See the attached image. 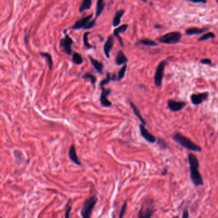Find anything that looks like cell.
<instances>
[{"instance_id": "cell-1", "label": "cell", "mask_w": 218, "mask_h": 218, "mask_svg": "<svg viewBox=\"0 0 218 218\" xmlns=\"http://www.w3.org/2000/svg\"><path fill=\"white\" fill-rule=\"evenodd\" d=\"M188 162L190 168V179L193 185L196 186H202L203 185L202 177L199 172V161L196 156L189 153L188 154Z\"/></svg>"}, {"instance_id": "cell-2", "label": "cell", "mask_w": 218, "mask_h": 218, "mask_svg": "<svg viewBox=\"0 0 218 218\" xmlns=\"http://www.w3.org/2000/svg\"><path fill=\"white\" fill-rule=\"evenodd\" d=\"M173 139L181 146L188 150H190V151H193L195 152L202 151V149L199 146L196 144L195 143L192 142L189 139L185 137V136L180 133L175 134L173 137Z\"/></svg>"}, {"instance_id": "cell-3", "label": "cell", "mask_w": 218, "mask_h": 218, "mask_svg": "<svg viewBox=\"0 0 218 218\" xmlns=\"http://www.w3.org/2000/svg\"><path fill=\"white\" fill-rule=\"evenodd\" d=\"M154 212V203L152 199L143 202L138 213V218H151Z\"/></svg>"}, {"instance_id": "cell-4", "label": "cell", "mask_w": 218, "mask_h": 218, "mask_svg": "<svg viewBox=\"0 0 218 218\" xmlns=\"http://www.w3.org/2000/svg\"><path fill=\"white\" fill-rule=\"evenodd\" d=\"M98 202L97 196H93L87 199L83 203L81 210V216L83 218H91L92 211Z\"/></svg>"}, {"instance_id": "cell-5", "label": "cell", "mask_w": 218, "mask_h": 218, "mask_svg": "<svg viewBox=\"0 0 218 218\" xmlns=\"http://www.w3.org/2000/svg\"><path fill=\"white\" fill-rule=\"evenodd\" d=\"M181 38V34L179 32H170L161 37L160 42L165 44H175L178 43Z\"/></svg>"}, {"instance_id": "cell-6", "label": "cell", "mask_w": 218, "mask_h": 218, "mask_svg": "<svg viewBox=\"0 0 218 218\" xmlns=\"http://www.w3.org/2000/svg\"><path fill=\"white\" fill-rule=\"evenodd\" d=\"M167 61L166 60L162 61L158 65L157 69H156L155 75H154V84L156 87H160L162 84V80L164 74L165 65H167Z\"/></svg>"}, {"instance_id": "cell-7", "label": "cell", "mask_w": 218, "mask_h": 218, "mask_svg": "<svg viewBox=\"0 0 218 218\" xmlns=\"http://www.w3.org/2000/svg\"><path fill=\"white\" fill-rule=\"evenodd\" d=\"M73 44V40L66 34H65V38L60 40L59 47L60 49L63 52L65 53L67 55H71L73 53L72 49V45Z\"/></svg>"}, {"instance_id": "cell-8", "label": "cell", "mask_w": 218, "mask_h": 218, "mask_svg": "<svg viewBox=\"0 0 218 218\" xmlns=\"http://www.w3.org/2000/svg\"><path fill=\"white\" fill-rule=\"evenodd\" d=\"M168 107L172 112H178L181 111L186 105V103L182 101H175L169 100L168 101Z\"/></svg>"}, {"instance_id": "cell-9", "label": "cell", "mask_w": 218, "mask_h": 218, "mask_svg": "<svg viewBox=\"0 0 218 218\" xmlns=\"http://www.w3.org/2000/svg\"><path fill=\"white\" fill-rule=\"evenodd\" d=\"M111 91H112L111 89H105V87L101 88V93L100 95V101L101 104L105 107H109L112 105L111 101L107 99V97L111 94Z\"/></svg>"}, {"instance_id": "cell-10", "label": "cell", "mask_w": 218, "mask_h": 218, "mask_svg": "<svg viewBox=\"0 0 218 218\" xmlns=\"http://www.w3.org/2000/svg\"><path fill=\"white\" fill-rule=\"evenodd\" d=\"M140 128V132L142 137L144 138L146 141L148 142L151 143V144H153L156 141V139L153 135H152L151 133L149 132V131L146 129L144 125H140L139 126Z\"/></svg>"}, {"instance_id": "cell-11", "label": "cell", "mask_w": 218, "mask_h": 218, "mask_svg": "<svg viewBox=\"0 0 218 218\" xmlns=\"http://www.w3.org/2000/svg\"><path fill=\"white\" fill-rule=\"evenodd\" d=\"M209 97L208 93H202L199 94H193L191 96V100H192V104L197 105L201 104L203 101L207 100Z\"/></svg>"}, {"instance_id": "cell-12", "label": "cell", "mask_w": 218, "mask_h": 218, "mask_svg": "<svg viewBox=\"0 0 218 218\" xmlns=\"http://www.w3.org/2000/svg\"><path fill=\"white\" fill-rule=\"evenodd\" d=\"M92 17H93V14L83 17L81 19L77 20V21L75 23V24L72 27V29L79 30L81 28H84L86 25L90 21Z\"/></svg>"}, {"instance_id": "cell-13", "label": "cell", "mask_w": 218, "mask_h": 218, "mask_svg": "<svg viewBox=\"0 0 218 218\" xmlns=\"http://www.w3.org/2000/svg\"><path fill=\"white\" fill-rule=\"evenodd\" d=\"M113 45H114V38L112 36H110L107 38L104 47V51L107 58H110V53L112 49Z\"/></svg>"}, {"instance_id": "cell-14", "label": "cell", "mask_w": 218, "mask_h": 218, "mask_svg": "<svg viewBox=\"0 0 218 218\" xmlns=\"http://www.w3.org/2000/svg\"><path fill=\"white\" fill-rule=\"evenodd\" d=\"M69 157L70 158V160L77 165H81V163L80 161L79 160V158H78V156L77 155V153H76V147H75V145H72L69 149Z\"/></svg>"}, {"instance_id": "cell-15", "label": "cell", "mask_w": 218, "mask_h": 218, "mask_svg": "<svg viewBox=\"0 0 218 218\" xmlns=\"http://www.w3.org/2000/svg\"><path fill=\"white\" fill-rule=\"evenodd\" d=\"M128 24H123V25H121V26H119V28L114 30V33H113L115 37L118 38V39L119 42V43H120L121 46H123V42H122V38L119 36V34L125 32L126 31V30L128 29Z\"/></svg>"}, {"instance_id": "cell-16", "label": "cell", "mask_w": 218, "mask_h": 218, "mask_svg": "<svg viewBox=\"0 0 218 218\" xmlns=\"http://www.w3.org/2000/svg\"><path fill=\"white\" fill-rule=\"evenodd\" d=\"M128 61V58L125 56V54L122 52V51H119L118 52V54L115 59V62L117 65H126V63Z\"/></svg>"}, {"instance_id": "cell-17", "label": "cell", "mask_w": 218, "mask_h": 218, "mask_svg": "<svg viewBox=\"0 0 218 218\" xmlns=\"http://www.w3.org/2000/svg\"><path fill=\"white\" fill-rule=\"evenodd\" d=\"M89 58L90 59V61H91L93 66L94 67L95 70H96L100 73H103V70H104V65L102 64L101 62H99L98 61L92 58L91 56H89Z\"/></svg>"}, {"instance_id": "cell-18", "label": "cell", "mask_w": 218, "mask_h": 218, "mask_svg": "<svg viewBox=\"0 0 218 218\" xmlns=\"http://www.w3.org/2000/svg\"><path fill=\"white\" fill-rule=\"evenodd\" d=\"M116 79H117V77H116V76H115V75H113V76H112L110 73H107L106 79H104L103 80H101L100 82V88L101 89V88L104 87V86L105 85L108 84L112 80H116Z\"/></svg>"}, {"instance_id": "cell-19", "label": "cell", "mask_w": 218, "mask_h": 218, "mask_svg": "<svg viewBox=\"0 0 218 218\" xmlns=\"http://www.w3.org/2000/svg\"><path fill=\"white\" fill-rule=\"evenodd\" d=\"M129 104H130V106H131V107H132V110H133V111L134 114H135L136 116H137V117L138 118V119L140 121V122H142V124L143 125L145 126V125H146V121H145L144 119H143V118H142V116L141 115L140 112L139 110L138 109V108H137V107H136V106L135 105V104H133L132 102H130V103H129Z\"/></svg>"}, {"instance_id": "cell-20", "label": "cell", "mask_w": 218, "mask_h": 218, "mask_svg": "<svg viewBox=\"0 0 218 218\" xmlns=\"http://www.w3.org/2000/svg\"><path fill=\"white\" fill-rule=\"evenodd\" d=\"M207 31V28H189L186 30V33L188 35H199V34H202L204 32Z\"/></svg>"}, {"instance_id": "cell-21", "label": "cell", "mask_w": 218, "mask_h": 218, "mask_svg": "<svg viewBox=\"0 0 218 218\" xmlns=\"http://www.w3.org/2000/svg\"><path fill=\"white\" fill-rule=\"evenodd\" d=\"M124 13H125V11L123 10H119L116 12V13H115V15L114 17L113 22H112V25L114 26H117L120 24L121 19L122 16L124 15Z\"/></svg>"}, {"instance_id": "cell-22", "label": "cell", "mask_w": 218, "mask_h": 218, "mask_svg": "<svg viewBox=\"0 0 218 218\" xmlns=\"http://www.w3.org/2000/svg\"><path fill=\"white\" fill-rule=\"evenodd\" d=\"M92 4V0H83L79 8V12H83L86 10H90L91 9Z\"/></svg>"}, {"instance_id": "cell-23", "label": "cell", "mask_w": 218, "mask_h": 218, "mask_svg": "<svg viewBox=\"0 0 218 218\" xmlns=\"http://www.w3.org/2000/svg\"><path fill=\"white\" fill-rule=\"evenodd\" d=\"M105 7L104 4V0H98L97 4V11H96V17L97 18L100 16L101 12H103Z\"/></svg>"}, {"instance_id": "cell-24", "label": "cell", "mask_w": 218, "mask_h": 218, "mask_svg": "<svg viewBox=\"0 0 218 218\" xmlns=\"http://www.w3.org/2000/svg\"><path fill=\"white\" fill-rule=\"evenodd\" d=\"M72 60H73V62L75 64L78 65H80L83 63V58H82L80 54L77 52H73Z\"/></svg>"}, {"instance_id": "cell-25", "label": "cell", "mask_w": 218, "mask_h": 218, "mask_svg": "<svg viewBox=\"0 0 218 218\" xmlns=\"http://www.w3.org/2000/svg\"><path fill=\"white\" fill-rule=\"evenodd\" d=\"M40 54L42 57H44L47 59V62H48L49 69L52 70V66H53V61H52V56H51V54L49 53H47V52H40Z\"/></svg>"}, {"instance_id": "cell-26", "label": "cell", "mask_w": 218, "mask_h": 218, "mask_svg": "<svg viewBox=\"0 0 218 218\" xmlns=\"http://www.w3.org/2000/svg\"><path fill=\"white\" fill-rule=\"evenodd\" d=\"M72 199H70L68 201L66 206V210L65 213V218H70V214L72 210Z\"/></svg>"}, {"instance_id": "cell-27", "label": "cell", "mask_w": 218, "mask_h": 218, "mask_svg": "<svg viewBox=\"0 0 218 218\" xmlns=\"http://www.w3.org/2000/svg\"><path fill=\"white\" fill-rule=\"evenodd\" d=\"M82 78H83V79H88L90 80V82L91 83V84H94L97 83V77H95L94 75L90 73H85L84 76L82 77Z\"/></svg>"}, {"instance_id": "cell-28", "label": "cell", "mask_w": 218, "mask_h": 218, "mask_svg": "<svg viewBox=\"0 0 218 218\" xmlns=\"http://www.w3.org/2000/svg\"><path fill=\"white\" fill-rule=\"evenodd\" d=\"M139 43L146 46H157L158 44L156 43L154 41L149 39H142L139 41Z\"/></svg>"}, {"instance_id": "cell-29", "label": "cell", "mask_w": 218, "mask_h": 218, "mask_svg": "<svg viewBox=\"0 0 218 218\" xmlns=\"http://www.w3.org/2000/svg\"><path fill=\"white\" fill-rule=\"evenodd\" d=\"M126 69H127V65H125L123 66V67H122V69L119 70V72L118 73V76L117 79H116V80L120 81L122 78L125 77L126 72Z\"/></svg>"}, {"instance_id": "cell-30", "label": "cell", "mask_w": 218, "mask_h": 218, "mask_svg": "<svg viewBox=\"0 0 218 218\" xmlns=\"http://www.w3.org/2000/svg\"><path fill=\"white\" fill-rule=\"evenodd\" d=\"M214 37H215L214 33H213L212 32H209L207 33H206L205 35H203V36H202L200 38H199L198 40L199 41V42H202V41H205V40H207L210 38H213Z\"/></svg>"}, {"instance_id": "cell-31", "label": "cell", "mask_w": 218, "mask_h": 218, "mask_svg": "<svg viewBox=\"0 0 218 218\" xmlns=\"http://www.w3.org/2000/svg\"><path fill=\"white\" fill-rule=\"evenodd\" d=\"M89 34H90L89 32H86L84 33V37H83L84 44L87 49H91V48H93V46L91 45H90L89 44V42H88V35H89Z\"/></svg>"}, {"instance_id": "cell-32", "label": "cell", "mask_w": 218, "mask_h": 218, "mask_svg": "<svg viewBox=\"0 0 218 218\" xmlns=\"http://www.w3.org/2000/svg\"><path fill=\"white\" fill-rule=\"evenodd\" d=\"M126 209H127V201H125L123 203V205H122L121 209L119 215V218H123V216H125V214L126 213Z\"/></svg>"}, {"instance_id": "cell-33", "label": "cell", "mask_w": 218, "mask_h": 218, "mask_svg": "<svg viewBox=\"0 0 218 218\" xmlns=\"http://www.w3.org/2000/svg\"><path fill=\"white\" fill-rule=\"evenodd\" d=\"M95 23H96V19L93 20H90V21L86 25V26L84 27V29H85V30L91 29L92 28H93V27L94 26Z\"/></svg>"}, {"instance_id": "cell-34", "label": "cell", "mask_w": 218, "mask_h": 218, "mask_svg": "<svg viewBox=\"0 0 218 218\" xmlns=\"http://www.w3.org/2000/svg\"><path fill=\"white\" fill-rule=\"evenodd\" d=\"M158 144L162 149H166L168 147V144H167V142L163 139H158Z\"/></svg>"}, {"instance_id": "cell-35", "label": "cell", "mask_w": 218, "mask_h": 218, "mask_svg": "<svg viewBox=\"0 0 218 218\" xmlns=\"http://www.w3.org/2000/svg\"><path fill=\"white\" fill-rule=\"evenodd\" d=\"M200 63L203 65H210L212 63V61L210 59L206 58V59H202L200 60Z\"/></svg>"}, {"instance_id": "cell-36", "label": "cell", "mask_w": 218, "mask_h": 218, "mask_svg": "<svg viewBox=\"0 0 218 218\" xmlns=\"http://www.w3.org/2000/svg\"><path fill=\"white\" fill-rule=\"evenodd\" d=\"M189 2H192L195 3H207V0H189Z\"/></svg>"}, {"instance_id": "cell-37", "label": "cell", "mask_w": 218, "mask_h": 218, "mask_svg": "<svg viewBox=\"0 0 218 218\" xmlns=\"http://www.w3.org/2000/svg\"><path fill=\"white\" fill-rule=\"evenodd\" d=\"M182 218H189V212L187 209H185L183 211Z\"/></svg>"}, {"instance_id": "cell-38", "label": "cell", "mask_w": 218, "mask_h": 218, "mask_svg": "<svg viewBox=\"0 0 218 218\" xmlns=\"http://www.w3.org/2000/svg\"><path fill=\"white\" fill-rule=\"evenodd\" d=\"M167 169H165V170H164V171H163V174H163V175H165L167 174Z\"/></svg>"}, {"instance_id": "cell-39", "label": "cell", "mask_w": 218, "mask_h": 218, "mask_svg": "<svg viewBox=\"0 0 218 218\" xmlns=\"http://www.w3.org/2000/svg\"><path fill=\"white\" fill-rule=\"evenodd\" d=\"M154 27H155L156 28H161V26H156V25Z\"/></svg>"}, {"instance_id": "cell-40", "label": "cell", "mask_w": 218, "mask_h": 218, "mask_svg": "<svg viewBox=\"0 0 218 218\" xmlns=\"http://www.w3.org/2000/svg\"><path fill=\"white\" fill-rule=\"evenodd\" d=\"M141 1H142V2H147V0H141Z\"/></svg>"}, {"instance_id": "cell-41", "label": "cell", "mask_w": 218, "mask_h": 218, "mask_svg": "<svg viewBox=\"0 0 218 218\" xmlns=\"http://www.w3.org/2000/svg\"><path fill=\"white\" fill-rule=\"evenodd\" d=\"M173 218H179V217H178V216H176V217H174Z\"/></svg>"}, {"instance_id": "cell-42", "label": "cell", "mask_w": 218, "mask_h": 218, "mask_svg": "<svg viewBox=\"0 0 218 218\" xmlns=\"http://www.w3.org/2000/svg\"><path fill=\"white\" fill-rule=\"evenodd\" d=\"M112 218H115V217L114 216H113V217H112Z\"/></svg>"}, {"instance_id": "cell-43", "label": "cell", "mask_w": 218, "mask_h": 218, "mask_svg": "<svg viewBox=\"0 0 218 218\" xmlns=\"http://www.w3.org/2000/svg\"><path fill=\"white\" fill-rule=\"evenodd\" d=\"M198 218H201V217H198Z\"/></svg>"}, {"instance_id": "cell-44", "label": "cell", "mask_w": 218, "mask_h": 218, "mask_svg": "<svg viewBox=\"0 0 218 218\" xmlns=\"http://www.w3.org/2000/svg\"><path fill=\"white\" fill-rule=\"evenodd\" d=\"M0 218H2V217H0Z\"/></svg>"}]
</instances>
